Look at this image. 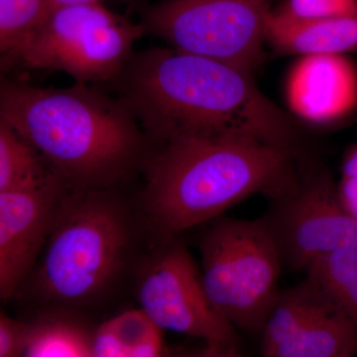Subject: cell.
<instances>
[{
    "mask_svg": "<svg viewBox=\"0 0 357 357\" xmlns=\"http://www.w3.org/2000/svg\"><path fill=\"white\" fill-rule=\"evenodd\" d=\"M123 100L160 143L232 137L307 152L297 119L256 86L251 73L177 49L131 58L121 76Z\"/></svg>",
    "mask_w": 357,
    "mask_h": 357,
    "instance_id": "6da1fadb",
    "label": "cell"
},
{
    "mask_svg": "<svg viewBox=\"0 0 357 357\" xmlns=\"http://www.w3.org/2000/svg\"><path fill=\"white\" fill-rule=\"evenodd\" d=\"M307 154L232 137L161 143L147 165V227L159 243H167L255 195L276 198L295 183Z\"/></svg>",
    "mask_w": 357,
    "mask_h": 357,
    "instance_id": "7a4b0ae2",
    "label": "cell"
},
{
    "mask_svg": "<svg viewBox=\"0 0 357 357\" xmlns=\"http://www.w3.org/2000/svg\"><path fill=\"white\" fill-rule=\"evenodd\" d=\"M0 116L77 189H110L144 153V134L123 100L84 84L42 89L3 81Z\"/></svg>",
    "mask_w": 357,
    "mask_h": 357,
    "instance_id": "3957f363",
    "label": "cell"
},
{
    "mask_svg": "<svg viewBox=\"0 0 357 357\" xmlns=\"http://www.w3.org/2000/svg\"><path fill=\"white\" fill-rule=\"evenodd\" d=\"M109 190H66L31 274L33 288L44 302L93 303L128 266L132 225L123 204Z\"/></svg>",
    "mask_w": 357,
    "mask_h": 357,
    "instance_id": "277c9868",
    "label": "cell"
},
{
    "mask_svg": "<svg viewBox=\"0 0 357 357\" xmlns=\"http://www.w3.org/2000/svg\"><path fill=\"white\" fill-rule=\"evenodd\" d=\"M199 252L202 279L213 306L236 330L260 335L280 292L284 267L261 220L215 218Z\"/></svg>",
    "mask_w": 357,
    "mask_h": 357,
    "instance_id": "5b68a950",
    "label": "cell"
},
{
    "mask_svg": "<svg viewBox=\"0 0 357 357\" xmlns=\"http://www.w3.org/2000/svg\"><path fill=\"white\" fill-rule=\"evenodd\" d=\"M145 32L100 2L74 4L47 15L8 57L28 69L64 72L77 84L105 83L121 76Z\"/></svg>",
    "mask_w": 357,
    "mask_h": 357,
    "instance_id": "8992f818",
    "label": "cell"
},
{
    "mask_svg": "<svg viewBox=\"0 0 357 357\" xmlns=\"http://www.w3.org/2000/svg\"><path fill=\"white\" fill-rule=\"evenodd\" d=\"M284 267L306 272L333 251L357 248V220L344 210L330 171L311 154L301 158L295 183L269 199L259 217Z\"/></svg>",
    "mask_w": 357,
    "mask_h": 357,
    "instance_id": "52a82bcc",
    "label": "cell"
},
{
    "mask_svg": "<svg viewBox=\"0 0 357 357\" xmlns=\"http://www.w3.org/2000/svg\"><path fill=\"white\" fill-rule=\"evenodd\" d=\"M270 11V0H165L147 9L142 24L174 49L252 74L264 57Z\"/></svg>",
    "mask_w": 357,
    "mask_h": 357,
    "instance_id": "ba28073f",
    "label": "cell"
},
{
    "mask_svg": "<svg viewBox=\"0 0 357 357\" xmlns=\"http://www.w3.org/2000/svg\"><path fill=\"white\" fill-rule=\"evenodd\" d=\"M136 295L161 330L203 340L210 356H241L236 328L211 302L201 269L178 237L159 243L143 263Z\"/></svg>",
    "mask_w": 357,
    "mask_h": 357,
    "instance_id": "9c48e42d",
    "label": "cell"
},
{
    "mask_svg": "<svg viewBox=\"0 0 357 357\" xmlns=\"http://www.w3.org/2000/svg\"><path fill=\"white\" fill-rule=\"evenodd\" d=\"M264 357H351L357 333L319 282L307 276L281 289L260 333Z\"/></svg>",
    "mask_w": 357,
    "mask_h": 357,
    "instance_id": "30bf717a",
    "label": "cell"
},
{
    "mask_svg": "<svg viewBox=\"0 0 357 357\" xmlns=\"http://www.w3.org/2000/svg\"><path fill=\"white\" fill-rule=\"evenodd\" d=\"M68 188L58 177L36 189L0 192V297L4 302L32 274Z\"/></svg>",
    "mask_w": 357,
    "mask_h": 357,
    "instance_id": "8fae6325",
    "label": "cell"
},
{
    "mask_svg": "<svg viewBox=\"0 0 357 357\" xmlns=\"http://www.w3.org/2000/svg\"><path fill=\"white\" fill-rule=\"evenodd\" d=\"M289 109L297 121L328 126L357 107V69L347 55L300 56L285 84Z\"/></svg>",
    "mask_w": 357,
    "mask_h": 357,
    "instance_id": "7c38bea8",
    "label": "cell"
},
{
    "mask_svg": "<svg viewBox=\"0 0 357 357\" xmlns=\"http://www.w3.org/2000/svg\"><path fill=\"white\" fill-rule=\"evenodd\" d=\"M265 41L282 55H347L357 52V16L291 20L270 11Z\"/></svg>",
    "mask_w": 357,
    "mask_h": 357,
    "instance_id": "4fadbf2b",
    "label": "cell"
},
{
    "mask_svg": "<svg viewBox=\"0 0 357 357\" xmlns=\"http://www.w3.org/2000/svg\"><path fill=\"white\" fill-rule=\"evenodd\" d=\"M58 177L38 150L0 119V192L36 189Z\"/></svg>",
    "mask_w": 357,
    "mask_h": 357,
    "instance_id": "5bb4252c",
    "label": "cell"
},
{
    "mask_svg": "<svg viewBox=\"0 0 357 357\" xmlns=\"http://www.w3.org/2000/svg\"><path fill=\"white\" fill-rule=\"evenodd\" d=\"M93 333L73 319L60 317L42 318L31 323L23 356H93Z\"/></svg>",
    "mask_w": 357,
    "mask_h": 357,
    "instance_id": "9a60e30c",
    "label": "cell"
},
{
    "mask_svg": "<svg viewBox=\"0 0 357 357\" xmlns=\"http://www.w3.org/2000/svg\"><path fill=\"white\" fill-rule=\"evenodd\" d=\"M306 273L328 291L357 333V248H342L323 256Z\"/></svg>",
    "mask_w": 357,
    "mask_h": 357,
    "instance_id": "2e32d148",
    "label": "cell"
},
{
    "mask_svg": "<svg viewBox=\"0 0 357 357\" xmlns=\"http://www.w3.org/2000/svg\"><path fill=\"white\" fill-rule=\"evenodd\" d=\"M109 321L126 349V357H153L163 354V330L142 309L122 312Z\"/></svg>",
    "mask_w": 357,
    "mask_h": 357,
    "instance_id": "e0dca14e",
    "label": "cell"
},
{
    "mask_svg": "<svg viewBox=\"0 0 357 357\" xmlns=\"http://www.w3.org/2000/svg\"><path fill=\"white\" fill-rule=\"evenodd\" d=\"M45 0H0V49L11 55L31 33Z\"/></svg>",
    "mask_w": 357,
    "mask_h": 357,
    "instance_id": "ac0fdd59",
    "label": "cell"
},
{
    "mask_svg": "<svg viewBox=\"0 0 357 357\" xmlns=\"http://www.w3.org/2000/svg\"><path fill=\"white\" fill-rule=\"evenodd\" d=\"M291 20H319L357 16V0H285L272 10Z\"/></svg>",
    "mask_w": 357,
    "mask_h": 357,
    "instance_id": "d6986e66",
    "label": "cell"
},
{
    "mask_svg": "<svg viewBox=\"0 0 357 357\" xmlns=\"http://www.w3.org/2000/svg\"><path fill=\"white\" fill-rule=\"evenodd\" d=\"M31 323L0 314V357L23 356Z\"/></svg>",
    "mask_w": 357,
    "mask_h": 357,
    "instance_id": "ffe728a7",
    "label": "cell"
},
{
    "mask_svg": "<svg viewBox=\"0 0 357 357\" xmlns=\"http://www.w3.org/2000/svg\"><path fill=\"white\" fill-rule=\"evenodd\" d=\"M93 357H126V351L112 324L105 321L93 333Z\"/></svg>",
    "mask_w": 357,
    "mask_h": 357,
    "instance_id": "44dd1931",
    "label": "cell"
},
{
    "mask_svg": "<svg viewBox=\"0 0 357 357\" xmlns=\"http://www.w3.org/2000/svg\"><path fill=\"white\" fill-rule=\"evenodd\" d=\"M337 190L344 210L357 220V176H342Z\"/></svg>",
    "mask_w": 357,
    "mask_h": 357,
    "instance_id": "7402d4cb",
    "label": "cell"
},
{
    "mask_svg": "<svg viewBox=\"0 0 357 357\" xmlns=\"http://www.w3.org/2000/svg\"><path fill=\"white\" fill-rule=\"evenodd\" d=\"M91 2H100V0H45L41 16H40V20L37 25H38L47 15L53 13L56 9L61 8V7L74 6V4L91 3ZM36 26H35V27H36Z\"/></svg>",
    "mask_w": 357,
    "mask_h": 357,
    "instance_id": "603a6c76",
    "label": "cell"
},
{
    "mask_svg": "<svg viewBox=\"0 0 357 357\" xmlns=\"http://www.w3.org/2000/svg\"><path fill=\"white\" fill-rule=\"evenodd\" d=\"M342 176H357V145L345 155L342 164Z\"/></svg>",
    "mask_w": 357,
    "mask_h": 357,
    "instance_id": "cb8c5ba5",
    "label": "cell"
}]
</instances>
